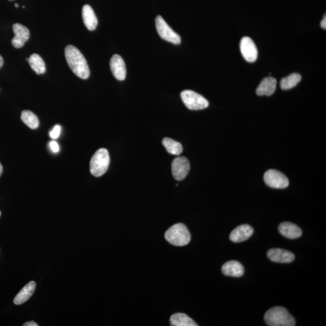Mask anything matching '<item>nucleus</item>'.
<instances>
[{
	"label": "nucleus",
	"mask_w": 326,
	"mask_h": 326,
	"mask_svg": "<svg viewBox=\"0 0 326 326\" xmlns=\"http://www.w3.org/2000/svg\"><path fill=\"white\" fill-rule=\"evenodd\" d=\"M67 62L74 74L82 79H88L90 71L85 57L77 48L72 45L65 49Z\"/></svg>",
	"instance_id": "nucleus-1"
},
{
	"label": "nucleus",
	"mask_w": 326,
	"mask_h": 326,
	"mask_svg": "<svg viewBox=\"0 0 326 326\" xmlns=\"http://www.w3.org/2000/svg\"><path fill=\"white\" fill-rule=\"evenodd\" d=\"M264 321L270 326H293L295 325V318L285 308L276 306L271 308L264 316Z\"/></svg>",
	"instance_id": "nucleus-2"
},
{
	"label": "nucleus",
	"mask_w": 326,
	"mask_h": 326,
	"mask_svg": "<svg viewBox=\"0 0 326 326\" xmlns=\"http://www.w3.org/2000/svg\"><path fill=\"white\" fill-rule=\"evenodd\" d=\"M165 239L168 243L174 246L183 247L190 243L191 235L185 224L179 223L168 229Z\"/></svg>",
	"instance_id": "nucleus-3"
},
{
	"label": "nucleus",
	"mask_w": 326,
	"mask_h": 326,
	"mask_svg": "<svg viewBox=\"0 0 326 326\" xmlns=\"http://www.w3.org/2000/svg\"><path fill=\"white\" fill-rule=\"evenodd\" d=\"M110 157L107 150L101 148L96 152L90 161V172L96 177L101 176L108 170Z\"/></svg>",
	"instance_id": "nucleus-4"
},
{
	"label": "nucleus",
	"mask_w": 326,
	"mask_h": 326,
	"mask_svg": "<svg viewBox=\"0 0 326 326\" xmlns=\"http://www.w3.org/2000/svg\"><path fill=\"white\" fill-rule=\"evenodd\" d=\"M181 98L187 108L190 110H201L208 108L209 103L199 94L192 90H185L181 93Z\"/></svg>",
	"instance_id": "nucleus-5"
},
{
	"label": "nucleus",
	"mask_w": 326,
	"mask_h": 326,
	"mask_svg": "<svg viewBox=\"0 0 326 326\" xmlns=\"http://www.w3.org/2000/svg\"><path fill=\"white\" fill-rule=\"evenodd\" d=\"M156 25L158 34L163 40L173 44L179 45L181 43L182 40L179 35L169 27L161 16H158L156 18Z\"/></svg>",
	"instance_id": "nucleus-6"
},
{
	"label": "nucleus",
	"mask_w": 326,
	"mask_h": 326,
	"mask_svg": "<svg viewBox=\"0 0 326 326\" xmlns=\"http://www.w3.org/2000/svg\"><path fill=\"white\" fill-rule=\"evenodd\" d=\"M263 177L266 185L274 189H285L289 186L288 177L277 170H267Z\"/></svg>",
	"instance_id": "nucleus-7"
},
{
	"label": "nucleus",
	"mask_w": 326,
	"mask_h": 326,
	"mask_svg": "<svg viewBox=\"0 0 326 326\" xmlns=\"http://www.w3.org/2000/svg\"><path fill=\"white\" fill-rule=\"evenodd\" d=\"M190 163L186 157H180L174 159L172 163V172L175 179L182 181L185 179L190 170Z\"/></svg>",
	"instance_id": "nucleus-8"
},
{
	"label": "nucleus",
	"mask_w": 326,
	"mask_h": 326,
	"mask_svg": "<svg viewBox=\"0 0 326 326\" xmlns=\"http://www.w3.org/2000/svg\"><path fill=\"white\" fill-rule=\"evenodd\" d=\"M241 51L244 59L249 63H254L257 59L258 51L256 44L248 37L242 39L240 44Z\"/></svg>",
	"instance_id": "nucleus-9"
},
{
	"label": "nucleus",
	"mask_w": 326,
	"mask_h": 326,
	"mask_svg": "<svg viewBox=\"0 0 326 326\" xmlns=\"http://www.w3.org/2000/svg\"><path fill=\"white\" fill-rule=\"evenodd\" d=\"M15 37L12 40V44L16 48H21L30 37V32L24 25L16 23L13 25Z\"/></svg>",
	"instance_id": "nucleus-10"
},
{
	"label": "nucleus",
	"mask_w": 326,
	"mask_h": 326,
	"mask_svg": "<svg viewBox=\"0 0 326 326\" xmlns=\"http://www.w3.org/2000/svg\"><path fill=\"white\" fill-rule=\"evenodd\" d=\"M110 69L113 76L118 80H124L127 76V69L123 58L118 54H114L111 59Z\"/></svg>",
	"instance_id": "nucleus-11"
},
{
	"label": "nucleus",
	"mask_w": 326,
	"mask_h": 326,
	"mask_svg": "<svg viewBox=\"0 0 326 326\" xmlns=\"http://www.w3.org/2000/svg\"><path fill=\"white\" fill-rule=\"evenodd\" d=\"M267 256L269 259L277 263H290L295 259V256L291 252L280 249V248H273L268 251Z\"/></svg>",
	"instance_id": "nucleus-12"
},
{
	"label": "nucleus",
	"mask_w": 326,
	"mask_h": 326,
	"mask_svg": "<svg viewBox=\"0 0 326 326\" xmlns=\"http://www.w3.org/2000/svg\"><path fill=\"white\" fill-rule=\"evenodd\" d=\"M254 233V229L251 226L244 224L234 229L230 235V240L233 243H241L247 241Z\"/></svg>",
	"instance_id": "nucleus-13"
},
{
	"label": "nucleus",
	"mask_w": 326,
	"mask_h": 326,
	"mask_svg": "<svg viewBox=\"0 0 326 326\" xmlns=\"http://www.w3.org/2000/svg\"><path fill=\"white\" fill-rule=\"evenodd\" d=\"M279 231L283 236L290 240H295L301 237L302 235L301 229L298 225L289 222L280 224L279 226Z\"/></svg>",
	"instance_id": "nucleus-14"
},
{
	"label": "nucleus",
	"mask_w": 326,
	"mask_h": 326,
	"mask_svg": "<svg viewBox=\"0 0 326 326\" xmlns=\"http://www.w3.org/2000/svg\"><path fill=\"white\" fill-rule=\"evenodd\" d=\"M222 272L225 276L240 277L244 275V268L239 261L230 260L223 264Z\"/></svg>",
	"instance_id": "nucleus-15"
},
{
	"label": "nucleus",
	"mask_w": 326,
	"mask_h": 326,
	"mask_svg": "<svg viewBox=\"0 0 326 326\" xmlns=\"http://www.w3.org/2000/svg\"><path fill=\"white\" fill-rule=\"evenodd\" d=\"M277 86V80L273 77H268L261 82L256 90V93L259 96H270L275 92Z\"/></svg>",
	"instance_id": "nucleus-16"
},
{
	"label": "nucleus",
	"mask_w": 326,
	"mask_h": 326,
	"mask_svg": "<svg viewBox=\"0 0 326 326\" xmlns=\"http://www.w3.org/2000/svg\"><path fill=\"white\" fill-rule=\"evenodd\" d=\"M82 15L86 27L90 31H95L98 25V21L91 6L88 5L83 6Z\"/></svg>",
	"instance_id": "nucleus-17"
},
{
	"label": "nucleus",
	"mask_w": 326,
	"mask_h": 326,
	"mask_svg": "<svg viewBox=\"0 0 326 326\" xmlns=\"http://www.w3.org/2000/svg\"><path fill=\"white\" fill-rule=\"evenodd\" d=\"M37 284L34 281H31L22 288L16 295L14 303L16 305H20L26 302L34 294Z\"/></svg>",
	"instance_id": "nucleus-18"
},
{
	"label": "nucleus",
	"mask_w": 326,
	"mask_h": 326,
	"mask_svg": "<svg viewBox=\"0 0 326 326\" xmlns=\"http://www.w3.org/2000/svg\"><path fill=\"white\" fill-rule=\"evenodd\" d=\"M170 325L173 326H197L198 324L190 318L188 315L183 313H177L171 316Z\"/></svg>",
	"instance_id": "nucleus-19"
},
{
	"label": "nucleus",
	"mask_w": 326,
	"mask_h": 326,
	"mask_svg": "<svg viewBox=\"0 0 326 326\" xmlns=\"http://www.w3.org/2000/svg\"><path fill=\"white\" fill-rule=\"evenodd\" d=\"M28 63L31 69L36 72L38 75H42L46 73V64L39 54H33L28 58Z\"/></svg>",
	"instance_id": "nucleus-20"
},
{
	"label": "nucleus",
	"mask_w": 326,
	"mask_h": 326,
	"mask_svg": "<svg viewBox=\"0 0 326 326\" xmlns=\"http://www.w3.org/2000/svg\"><path fill=\"white\" fill-rule=\"evenodd\" d=\"M163 145L166 148L168 153L174 156H179L183 153L182 144L170 138H164L162 141Z\"/></svg>",
	"instance_id": "nucleus-21"
},
{
	"label": "nucleus",
	"mask_w": 326,
	"mask_h": 326,
	"mask_svg": "<svg viewBox=\"0 0 326 326\" xmlns=\"http://www.w3.org/2000/svg\"><path fill=\"white\" fill-rule=\"evenodd\" d=\"M21 118L28 127L36 130L40 125V121L36 115L31 111L24 110L21 112Z\"/></svg>",
	"instance_id": "nucleus-22"
},
{
	"label": "nucleus",
	"mask_w": 326,
	"mask_h": 326,
	"mask_svg": "<svg viewBox=\"0 0 326 326\" xmlns=\"http://www.w3.org/2000/svg\"><path fill=\"white\" fill-rule=\"evenodd\" d=\"M302 76L299 73H292L281 80L280 86L283 90H288L293 88L301 81Z\"/></svg>",
	"instance_id": "nucleus-23"
},
{
	"label": "nucleus",
	"mask_w": 326,
	"mask_h": 326,
	"mask_svg": "<svg viewBox=\"0 0 326 326\" xmlns=\"http://www.w3.org/2000/svg\"><path fill=\"white\" fill-rule=\"evenodd\" d=\"M61 133V127L59 125H56L54 127L53 130L50 132V136L53 139H57L60 137Z\"/></svg>",
	"instance_id": "nucleus-24"
},
{
	"label": "nucleus",
	"mask_w": 326,
	"mask_h": 326,
	"mask_svg": "<svg viewBox=\"0 0 326 326\" xmlns=\"http://www.w3.org/2000/svg\"><path fill=\"white\" fill-rule=\"evenodd\" d=\"M50 149L54 153H57L60 151L59 145L56 141H53L50 142Z\"/></svg>",
	"instance_id": "nucleus-25"
},
{
	"label": "nucleus",
	"mask_w": 326,
	"mask_h": 326,
	"mask_svg": "<svg viewBox=\"0 0 326 326\" xmlns=\"http://www.w3.org/2000/svg\"><path fill=\"white\" fill-rule=\"evenodd\" d=\"M23 326H38V324L36 323V322L32 321L25 322V323L23 324Z\"/></svg>",
	"instance_id": "nucleus-26"
},
{
	"label": "nucleus",
	"mask_w": 326,
	"mask_h": 326,
	"mask_svg": "<svg viewBox=\"0 0 326 326\" xmlns=\"http://www.w3.org/2000/svg\"><path fill=\"white\" fill-rule=\"evenodd\" d=\"M321 26L322 28L325 29L326 28V17L325 15H324V17L323 19L321 22Z\"/></svg>",
	"instance_id": "nucleus-27"
},
{
	"label": "nucleus",
	"mask_w": 326,
	"mask_h": 326,
	"mask_svg": "<svg viewBox=\"0 0 326 326\" xmlns=\"http://www.w3.org/2000/svg\"><path fill=\"white\" fill-rule=\"evenodd\" d=\"M3 63H4V61H3V58L0 54V69L2 67Z\"/></svg>",
	"instance_id": "nucleus-28"
},
{
	"label": "nucleus",
	"mask_w": 326,
	"mask_h": 326,
	"mask_svg": "<svg viewBox=\"0 0 326 326\" xmlns=\"http://www.w3.org/2000/svg\"><path fill=\"white\" fill-rule=\"evenodd\" d=\"M3 171V166L2 165V164L0 163V176H1L2 175Z\"/></svg>",
	"instance_id": "nucleus-29"
},
{
	"label": "nucleus",
	"mask_w": 326,
	"mask_h": 326,
	"mask_svg": "<svg viewBox=\"0 0 326 326\" xmlns=\"http://www.w3.org/2000/svg\"><path fill=\"white\" fill-rule=\"evenodd\" d=\"M15 6L16 8H18V5L17 4V3H16V4H15Z\"/></svg>",
	"instance_id": "nucleus-30"
},
{
	"label": "nucleus",
	"mask_w": 326,
	"mask_h": 326,
	"mask_svg": "<svg viewBox=\"0 0 326 326\" xmlns=\"http://www.w3.org/2000/svg\"><path fill=\"white\" fill-rule=\"evenodd\" d=\"M0 216H1V212H0Z\"/></svg>",
	"instance_id": "nucleus-31"
},
{
	"label": "nucleus",
	"mask_w": 326,
	"mask_h": 326,
	"mask_svg": "<svg viewBox=\"0 0 326 326\" xmlns=\"http://www.w3.org/2000/svg\"><path fill=\"white\" fill-rule=\"evenodd\" d=\"M10 1H11V0H10Z\"/></svg>",
	"instance_id": "nucleus-32"
}]
</instances>
